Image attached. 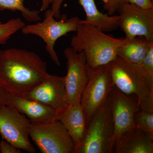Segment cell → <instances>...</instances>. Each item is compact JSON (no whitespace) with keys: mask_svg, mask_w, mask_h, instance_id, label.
<instances>
[{"mask_svg":"<svg viewBox=\"0 0 153 153\" xmlns=\"http://www.w3.org/2000/svg\"><path fill=\"white\" fill-rule=\"evenodd\" d=\"M48 74L47 63L36 52L16 48L0 50V86L11 95L22 96Z\"/></svg>","mask_w":153,"mask_h":153,"instance_id":"6da1fadb","label":"cell"},{"mask_svg":"<svg viewBox=\"0 0 153 153\" xmlns=\"http://www.w3.org/2000/svg\"><path fill=\"white\" fill-rule=\"evenodd\" d=\"M76 34L71 38L70 47L76 52H84L88 67L110 63L118 50L130 40L108 36L98 28L88 24H79Z\"/></svg>","mask_w":153,"mask_h":153,"instance_id":"7a4b0ae2","label":"cell"},{"mask_svg":"<svg viewBox=\"0 0 153 153\" xmlns=\"http://www.w3.org/2000/svg\"><path fill=\"white\" fill-rule=\"evenodd\" d=\"M111 76L115 87L127 94H134L140 109L153 110V74L141 64L117 54L112 62Z\"/></svg>","mask_w":153,"mask_h":153,"instance_id":"3957f363","label":"cell"},{"mask_svg":"<svg viewBox=\"0 0 153 153\" xmlns=\"http://www.w3.org/2000/svg\"><path fill=\"white\" fill-rule=\"evenodd\" d=\"M109 95L91 117L85 138L74 153H114L116 137Z\"/></svg>","mask_w":153,"mask_h":153,"instance_id":"277c9868","label":"cell"},{"mask_svg":"<svg viewBox=\"0 0 153 153\" xmlns=\"http://www.w3.org/2000/svg\"><path fill=\"white\" fill-rule=\"evenodd\" d=\"M44 17L43 22L34 25H25L21 30L24 35L31 34L41 38L46 43V51L51 59L59 66L61 63L54 48L55 43L62 36L76 32L80 19L76 16L66 19L65 16L59 21H56L51 9L46 10Z\"/></svg>","mask_w":153,"mask_h":153,"instance_id":"5b68a950","label":"cell"},{"mask_svg":"<svg viewBox=\"0 0 153 153\" xmlns=\"http://www.w3.org/2000/svg\"><path fill=\"white\" fill-rule=\"evenodd\" d=\"M112 62L94 68L88 66V79L80 102L88 125L114 87L111 76Z\"/></svg>","mask_w":153,"mask_h":153,"instance_id":"8992f818","label":"cell"},{"mask_svg":"<svg viewBox=\"0 0 153 153\" xmlns=\"http://www.w3.org/2000/svg\"><path fill=\"white\" fill-rule=\"evenodd\" d=\"M29 134L41 153H74V142L60 121L31 123Z\"/></svg>","mask_w":153,"mask_h":153,"instance_id":"52a82bcc","label":"cell"},{"mask_svg":"<svg viewBox=\"0 0 153 153\" xmlns=\"http://www.w3.org/2000/svg\"><path fill=\"white\" fill-rule=\"evenodd\" d=\"M31 122L11 105H0V135L15 147L30 153L36 152L30 140Z\"/></svg>","mask_w":153,"mask_h":153,"instance_id":"ba28073f","label":"cell"},{"mask_svg":"<svg viewBox=\"0 0 153 153\" xmlns=\"http://www.w3.org/2000/svg\"><path fill=\"white\" fill-rule=\"evenodd\" d=\"M119 27L129 40L142 37L153 42V8L144 9L128 2L120 6Z\"/></svg>","mask_w":153,"mask_h":153,"instance_id":"9c48e42d","label":"cell"},{"mask_svg":"<svg viewBox=\"0 0 153 153\" xmlns=\"http://www.w3.org/2000/svg\"><path fill=\"white\" fill-rule=\"evenodd\" d=\"M67 71L65 77L67 105L80 104L81 96L88 79V65L84 52H76L71 47L64 50Z\"/></svg>","mask_w":153,"mask_h":153,"instance_id":"30bf717a","label":"cell"},{"mask_svg":"<svg viewBox=\"0 0 153 153\" xmlns=\"http://www.w3.org/2000/svg\"><path fill=\"white\" fill-rule=\"evenodd\" d=\"M116 140L122 134L136 128L134 117L139 108L134 94H127L114 86L109 94Z\"/></svg>","mask_w":153,"mask_h":153,"instance_id":"8fae6325","label":"cell"},{"mask_svg":"<svg viewBox=\"0 0 153 153\" xmlns=\"http://www.w3.org/2000/svg\"><path fill=\"white\" fill-rule=\"evenodd\" d=\"M66 94L65 76L49 74L40 84L22 97L52 108L58 116L68 106Z\"/></svg>","mask_w":153,"mask_h":153,"instance_id":"7c38bea8","label":"cell"},{"mask_svg":"<svg viewBox=\"0 0 153 153\" xmlns=\"http://www.w3.org/2000/svg\"><path fill=\"white\" fill-rule=\"evenodd\" d=\"M64 0H54L51 9L54 17L60 19V7ZM79 3L85 11V20H80L79 24H88L94 26L104 32H112L119 27V15L109 16L99 10L94 0H79Z\"/></svg>","mask_w":153,"mask_h":153,"instance_id":"4fadbf2b","label":"cell"},{"mask_svg":"<svg viewBox=\"0 0 153 153\" xmlns=\"http://www.w3.org/2000/svg\"><path fill=\"white\" fill-rule=\"evenodd\" d=\"M73 140L75 148L85 138L88 123L81 104L68 105L57 117Z\"/></svg>","mask_w":153,"mask_h":153,"instance_id":"5bb4252c","label":"cell"},{"mask_svg":"<svg viewBox=\"0 0 153 153\" xmlns=\"http://www.w3.org/2000/svg\"><path fill=\"white\" fill-rule=\"evenodd\" d=\"M10 105L25 115L32 123H48L57 120V114L55 110L21 96L11 95Z\"/></svg>","mask_w":153,"mask_h":153,"instance_id":"9a60e30c","label":"cell"},{"mask_svg":"<svg viewBox=\"0 0 153 153\" xmlns=\"http://www.w3.org/2000/svg\"><path fill=\"white\" fill-rule=\"evenodd\" d=\"M116 153H153V136L139 128L124 133L116 140Z\"/></svg>","mask_w":153,"mask_h":153,"instance_id":"2e32d148","label":"cell"},{"mask_svg":"<svg viewBox=\"0 0 153 153\" xmlns=\"http://www.w3.org/2000/svg\"><path fill=\"white\" fill-rule=\"evenodd\" d=\"M151 42L143 37H135L130 40L120 48L118 54L132 63L141 64L144 59Z\"/></svg>","mask_w":153,"mask_h":153,"instance_id":"e0dca14e","label":"cell"},{"mask_svg":"<svg viewBox=\"0 0 153 153\" xmlns=\"http://www.w3.org/2000/svg\"><path fill=\"white\" fill-rule=\"evenodd\" d=\"M25 0H0V11L8 10L12 12L19 11L24 19L29 22H40V11L31 10L25 7Z\"/></svg>","mask_w":153,"mask_h":153,"instance_id":"ac0fdd59","label":"cell"},{"mask_svg":"<svg viewBox=\"0 0 153 153\" xmlns=\"http://www.w3.org/2000/svg\"><path fill=\"white\" fill-rule=\"evenodd\" d=\"M19 17L13 18L4 23L0 21V45H5L8 40L25 26Z\"/></svg>","mask_w":153,"mask_h":153,"instance_id":"d6986e66","label":"cell"},{"mask_svg":"<svg viewBox=\"0 0 153 153\" xmlns=\"http://www.w3.org/2000/svg\"><path fill=\"white\" fill-rule=\"evenodd\" d=\"M136 128L153 136V110L140 109L134 117Z\"/></svg>","mask_w":153,"mask_h":153,"instance_id":"ffe728a7","label":"cell"},{"mask_svg":"<svg viewBox=\"0 0 153 153\" xmlns=\"http://www.w3.org/2000/svg\"><path fill=\"white\" fill-rule=\"evenodd\" d=\"M103 7L108 12L109 16H113L117 12L120 6L125 3L129 2L128 0H102Z\"/></svg>","mask_w":153,"mask_h":153,"instance_id":"44dd1931","label":"cell"},{"mask_svg":"<svg viewBox=\"0 0 153 153\" xmlns=\"http://www.w3.org/2000/svg\"><path fill=\"white\" fill-rule=\"evenodd\" d=\"M142 65L149 72L153 74V42H151Z\"/></svg>","mask_w":153,"mask_h":153,"instance_id":"7402d4cb","label":"cell"},{"mask_svg":"<svg viewBox=\"0 0 153 153\" xmlns=\"http://www.w3.org/2000/svg\"><path fill=\"white\" fill-rule=\"evenodd\" d=\"M0 152L1 153H21L20 149L15 147L4 140L0 141Z\"/></svg>","mask_w":153,"mask_h":153,"instance_id":"603a6c76","label":"cell"},{"mask_svg":"<svg viewBox=\"0 0 153 153\" xmlns=\"http://www.w3.org/2000/svg\"><path fill=\"white\" fill-rule=\"evenodd\" d=\"M129 3L144 9L153 8V0H128Z\"/></svg>","mask_w":153,"mask_h":153,"instance_id":"cb8c5ba5","label":"cell"},{"mask_svg":"<svg viewBox=\"0 0 153 153\" xmlns=\"http://www.w3.org/2000/svg\"><path fill=\"white\" fill-rule=\"evenodd\" d=\"M11 94L0 86V105H10Z\"/></svg>","mask_w":153,"mask_h":153,"instance_id":"d4e9b609","label":"cell"},{"mask_svg":"<svg viewBox=\"0 0 153 153\" xmlns=\"http://www.w3.org/2000/svg\"><path fill=\"white\" fill-rule=\"evenodd\" d=\"M54 0H42V5H41L40 11L46 10L49 7L50 4H52Z\"/></svg>","mask_w":153,"mask_h":153,"instance_id":"484cf974","label":"cell"}]
</instances>
